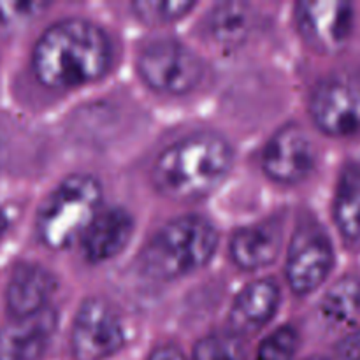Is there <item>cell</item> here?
Masks as SVG:
<instances>
[{"label":"cell","instance_id":"e0dca14e","mask_svg":"<svg viewBox=\"0 0 360 360\" xmlns=\"http://www.w3.org/2000/svg\"><path fill=\"white\" fill-rule=\"evenodd\" d=\"M360 311V280L345 276L329 288L320 302V313L334 326L354 320Z\"/></svg>","mask_w":360,"mask_h":360},{"label":"cell","instance_id":"30bf717a","mask_svg":"<svg viewBox=\"0 0 360 360\" xmlns=\"http://www.w3.org/2000/svg\"><path fill=\"white\" fill-rule=\"evenodd\" d=\"M297 23L309 44L322 51H336L350 37L354 7L340 0L301 2L297 6Z\"/></svg>","mask_w":360,"mask_h":360},{"label":"cell","instance_id":"8992f818","mask_svg":"<svg viewBox=\"0 0 360 360\" xmlns=\"http://www.w3.org/2000/svg\"><path fill=\"white\" fill-rule=\"evenodd\" d=\"M137 69L151 88L169 95L188 94L200 83L204 74L199 55L172 39L148 44L141 51Z\"/></svg>","mask_w":360,"mask_h":360},{"label":"cell","instance_id":"5bb4252c","mask_svg":"<svg viewBox=\"0 0 360 360\" xmlns=\"http://www.w3.org/2000/svg\"><path fill=\"white\" fill-rule=\"evenodd\" d=\"M281 290L273 278L250 283L236 297L231 309V326L236 333H255L276 315Z\"/></svg>","mask_w":360,"mask_h":360},{"label":"cell","instance_id":"4fadbf2b","mask_svg":"<svg viewBox=\"0 0 360 360\" xmlns=\"http://www.w3.org/2000/svg\"><path fill=\"white\" fill-rule=\"evenodd\" d=\"M134 232L132 217L125 210L101 211L83 236V252L90 262H105L125 250Z\"/></svg>","mask_w":360,"mask_h":360},{"label":"cell","instance_id":"2e32d148","mask_svg":"<svg viewBox=\"0 0 360 360\" xmlns=\"http://www.w3.org/2000/svg\"><path fill=\"white\" fill-rule=\"evenodd\" d=\"M334 220L345 241L360 243V165L343 169L334 199Z\"/></svg>","mask_w":360,"mask_h":360},{"label":"cell","instance_id":"603a6c76","mask_svg":"<svg viewBox=\"0 0 360 360\" xmlns=\"http://www.w3.org/2000/svg\"><path fill=\"white\" fill-rule=\"evenodd\" d=\"M338 360H360V329L348 334L336 348Z\"/></svg>","mask_w":360,"mask_h":360},{"label":"cell","instance_id":"6da1fadb","mask_svg":"<svg viewBox=\"0 0 360 360\" xmlns=\"http://www.w3.org/2000/svg\"><path fill=\"white\" fill-rule=\"evenodd\" d=\"M111 56V42L101 27L70 18L51 25L39 37L32 65L44 86L74 88L104 76Z\"/></svg>","mask_w":360,"mask_h":360},{"label":"cell","instance_id":"52a82bcc","mask_svg":"<svg viewBox=\"0 0 360 360\" xmlns=\"http://www.w3.org/2000/svg\"><path fill=\"white\" fill-rule=\"evenodd\" d=\"M125 343L127 330L118 309L105 299H86L70 329L74 359L105 360L118 354Z\"/></svg>","mask_w":360,"mask_h":360},{"label":"cell","instance_id":"7c38bea8","mask_svg":"<svg viewBox=\"0 0 360 360\" xmlns=\"http://www.w3.org/2000/svg\"><path fill=\"white\" fill-rule=\"evenodd\" d=\"M56 288V280L44 266L21 262L11 273L6 287V302L14 319L35 315L48 308Z\"/></svg>","mask_w":360,"mask_h":360},{"label":"cell","instance_id":"3957f363","mask_svg":"<svg viewBox=\"0 0 360 360\" xmlns=\"http://www.w3.org/2000/svg\"><path fill=\"white\" fill-rule=\"evenodd\" d=\"M218 246L217 229L202 217H181L157 232L143 252V267L157 280H176L206 266Z\"/></svg>","mask_w":360,"mask_h":360},{"label":"cell","instance_id":"277c9868","mask_svg":"<svg viewBox=\"0 0 360 360\" xmlns=\"http://www.w3.org/2000/svg\"><path fill=\"white\" fill-rule=\"evenodd\" d=\"M102 186L94 176L72 174L63 179L39 210L37 232L51 250H62L83 238L101 213Z\"/></svg>","mask_w":360,"mask_h":360},{"label":"cell","instance_id":"ba28073f","mask_svg":"<svg viewBox=\"0 0 360 360\" xmlns=\"http://www.w3.org/2000/svg\"><path fill=\"white\" fill-rule=\"evenodd\" d=\"M334 266V250L326 229L306 220L295 231L287 255V280L297 295L315 292L329 278Z\"/></svg>","mask_w":360,"mask_h":360},{"label":"cell","instance_id":"44dd1931","mask_svg":"<svg viewBox=\"0 0 360 360\" xmlns=\"http://www.w3.org/2000/svg\"><path fill=\"white\" fill-rule=\"evenodd\" d=\"M195 4L190 0H144L134 4V11L137 16L146 23L160 25L171 23L185 16Z\"/></svg>","mask_w":360,"mask_h":360},{"label":"cell","instance_id":"d4e9b609","mask_svg":"<svg viewBox=\"0 0 360 360\" xmlns=\"http://www.w3.org/2000/svg\"><path fill=\"white\" fill-rule=\"evenodd\" d=\"M7 225H9V218H7V214L4 213V211H0V236L4 234V231L7 229Z\"/></svg>","mask_w":360,"mask_h":360},{"label":"cell","instance_id":"ffe728a7","mask_svg":"<svg viewBox=\"0 0 360 360\" xmlns=\"http://www.w3.org/2000/svg\"><path fill=\"white\" fill-rule=\"evenodd\" d=\"M193 360H246V347L236 334H213L197 343Z\"/></svg>","mask_w":360,"mask_h":360},{"label":"cell","instance_id":"9a60e30c","mask_svg":"<svg viewBox=\"0 0 360 360\" xmlns=\"http://www.w3.org/2000/svg\"><path fill=\"white\" fill-rule=\"evenodd\" d=\"M280 246V225H250L234 234L231 241V255L243 271H259L276 260Z\"/></svg>","mask_w":360,"mask_h":360},{"label":"cell","instance_id":"5b68a950","mask_svg":"<svg viewBox=\"0 0 360 360\" xmlns=\"http://www.w3.org/2000/svg\"><path fill=\"white\" fill-rule=\"evenodd\" d=\"M313 122L329 136L360 130V65L343 67L323 77L309 101Z\"/></svg>","mask_w":360,"mask_h":360},{"label":"cell","instance_id":"d6986e66","mask_svg":"<svg viewBox=\"0 0 360 360\" xmlns=\"http://www.w3.org/2000/svg\"><path fill=\"white\" fill-rule=\"evenodd\" d=\"M48 7V2L37 0H0V35L6 37L21 30Z\"/></svg>","mask_w":360,"mask_h":360},{"label":"cell","instance_id":"9c48e42d","mask_svg":"<svg viewBox=\"0 0 360 360\" xmlns=\"http://www.w3.org/2000/svg\"><path fill=\"white\" fill-rule=\"evenodd\" d=\"M315 167V146L301 125L278 130L264 150V172L273 181L294 185L308 178Z\"/></svg>","mask_w":360,"mask_h":360},{"label":"cell","instance_id":"ac0fdd59","mask_svg":"<svg viewBox=\"0 0 360 360\" xmlns=\"http://www.w3.org/2000/svg\"><path fill=\"white\" fill-rule=\"evenodd\" d=\"M252 16L250 7L241 2H225L211 13L210 28L213 37L221 46H238L245 41L250 30Z\"/></svg>","mask_w":360,"mask_h":360},{"label":"cell","instance_id":"cb8c5ba5","mask_svg":"<svg viewBox=\"0 0 360 360\" xmlns=\"http://www.w3.org/2000/svg\"><path fill=\"white\" fill-rule=\"evenodd\" d=\"M150 360H185L181 352L174 347H162L151 354Z\"/></svg>","mask_w":360,"mask_h":360},{"label":"cell","instance_id":"7402d4cb","mask_svg":"<svg viewBox=\"0 0 360 360\" xmlns=\"http://www.w3.org/2000/svg\"><path fill=\"white\" fill-rule=\"evenodd\" d=\"M297 345V333L292 327H281L260 345L255 360H294Z\"/></svg>","mask_w":360,"mask_h":360},{"label":"cell","instance_id":"7a4b0ae2","mask_svg":"<svg viewBox=\"0 0 360 360\" xmlns=\"http://www.w3.org/2000/svg\"><path fill=\"white\" fill-rule=\"evenodd\" d=\"M232 162V150L224 137L193 134L162 151L153 165V183L171 199H202L225 181Z\"/></svg>","mask_w":360,"mask_h":360},{"label":"cell","instance_id":"8fae6325","mask_svg":"<svg viewBox=\"0 0 360 360\" xmlns=\"http://www.w3.org/2000/svg\"><path fill=\"white\" fill-rule=\"evenodd\" d=\"M56 323L58 315L51 308L11 322L0 330V360H37L48 348Z\"/></svg>","mask_w":360,"mask_h":360}]
</instances>
